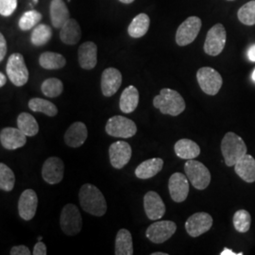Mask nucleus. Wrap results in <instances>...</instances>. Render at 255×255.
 <instances>
[{
	"instance_id": "nucleus-1",
	"label": "nucleus",
	"mask_w": 255,
	"mask_h": 255,
	"mask_svg": "<svg viewBox=\"0 0 255 255\" xmlns=\"http://www.w3.org/2000/svg\"><path fill=\"white\" fill-rule=\"evenodd\" d=\"M82 209L95 217H102L107 212V202L102 192L91 183L83 184L79 193Z\"/></svg>"
},
{
	"instance_id": "nucleus-2",
	"label": "nucleus",
	"mask_w": 255,
	"mask_h": 255,
	"mask_svg": "<svg viewBox=\"0 0 255 255\" xmlns=\"http://www.w3.org/2000/svg\"><path fill=\"white\" fill-rule=\"evenodd\" d=\"M155 108L163 115L178 117L185 110V101L181 94L169 88H164L153 99Z\"/></svg>"
},
{
	"instance_id": "nucleus-3",
	"label": "nucleus",
	"mask_w": 255,
	"mask_h": 255,
	"mask_svg": "<svg viewBox=\"0 0 255 255\" xmlns=\"http://www.w3.org/2000/svg\"><path fill=\"white\" fill-rule=\"evenodd\" d=\"M221 152L224 157L225 164L228 166H234L244 155L247 154L246 144L237 133L229 131L221 141Z\"/></svg>"
},
{
	"instance_id": "nucleus-4",
	"label": "nucleus",
	"mask_w": 255,
	"mask_h": 255,
	"mask_svg": "<svg viewBox=\"0 0 255 255\" xmlns=\"http://www.w3.org/2000/svg\"><path fill=\"white\" fill-rule=\"evenodd\" d=\"M184 171L192 185L198 190H204L209 186L211 182V173L204 164L195 161L188 160L184 164Z\"/></svg>"
},
{
	"instance_id": "nucleus-5",
	"label": "nucleus",
	"mask_w": 255,
	"mask_h": 255,
	"mask_svg": "<svg viewBox=\"0 0 255 255\" xmlns=\"http://www.w3.org/2000/svg\"><path fill=\"white\" fill-rule=\"evenodd\" d=\"M60 225L63 232L68 237L76 236L82 231V215L76 205L68 203L64 206L61 213Z\"/></svg>"
},
{
	"instance_id": "nucleus-6",
	"label": "nucleus",
	"mask_w": 255,
	"mask_h": 255,
	"mask_svg": "<svg viewBox=\"0 0 255 255\" xmlns=\"http://www.w3.org/2000/svg\"><path fill=\"white\" fill-rule=\"evenodd\" d=\"M7 76L15 86H24L28 81V70L23 55L13 53L8 59L6 65Z\"/></svg>"
},
{
	"instance_id": "nucleus-7",
	"label": "nucleus",
	"mask_w": 255,
	"mask_h": 255,
	"mask_svg": "<svg viewBox=\"0 0 255 255\" xmlns=\"http://www.w3.org/2000/svg\"><path fill=\"white\" fill-rule=\"evenodd\" d=\"M227 32L222 24H217L211 27L206 35L203 49L206 54L216 57L220 54L226 45Z\"/></svg>"
},
{
	"instance_id": "nucleus-8",
	"label": "nucleus",
	"mask_w": 255,
	"mask_h": 255,
	"mask_svg": "<svg viewBox=\"0 0 255 255\" xmlns=\"http://www.w3.org/2000/svg\"><path fill=\"white\" fill-rule=\"evenodd\" d=\"M105 130L111 136L130 138L135 135L137 127L131 119L122 116H115L107 121Z\"/></svg>"
},
{
	"instance_id": "nucleus-9",
	"label": "nucleus",
	"mask_w": 255,
	"mask_h": 255,
	"mask_svg": "<svg viewBox=\"0 0 255 255\" xmlns=\"http://www.w3.org/2000/svg\"><path fill=\"white\" fill-rule=\"evenodd\" d=\"M197 80L203 93L216 96L222 87L221 75L212 67H201L197 72Z\"/></svg>"
},
{
	"instance_id": "nucleus-10",
	"label": "nucleus",
	"mask_w": 255,
	"mask_h": 255,
	"mask_svg": "<svg viewBox=\"0 0 255 255\" xmlns=\"http://www.w3.org/2000/svg\"><path fill=\"white\" fill-rule=\"evenodd\" d=\"M201 25L202 22L198 16H190L184 20L176 32L175 38L178 46H188L193 43L200 33Z\"/></svg>"
},
{
	"instance_id": "nucleus-11",
	"label": "nucleus",
	"mask_w": 255,
	"mask_h": 255,
	"mask_svg": "<svg viewBox=\"0 0 255 255\" xmlns=\"http://www.w3.org/2000/svg\"><path fill=\"white\" fill-rule=\"evenodd\" d=\"M177 225L171 220L156 221L146 229V237L154 244H162L173 237Z\"/></svg>"
},
{
	"instance_id": "nucleus-12",
	"label": "nucleus",
	"mask_w": 255,
	"mask_h": 255,
	"mask_svg": "<svg viewBox=\"0 0 255 255\" xmlns=\"http://www.w3.org/2000/svg\"><path fill=\"white\" fill-rule=\"evenodd\" d=\"M213 226V218L208 213L200 212L192 215L185 222V230L192 237H201Z\"/></svg>"
},
{
	"instance_id": "nucleus-13",
	"label": "nucleus",
	"mask_w": 255,
	"mask_h": 255,
	"mask_svg": "<svg viewBox=\"0 0 255 255\" xmlns=\"http://www.w3.org/2000/svg\"><path fill=\"white\" fill-rule=\"evenodd\" d=\"M168 189L175 202L180 203L185 201L189 194V180L186 175L180 172L172 174L168 181Z\"/></svg>"
},
{
	"instance_id": "nucleus-14",
	"label": "nucleus",
	"mask_w": 255,
	"mask_h": 255,
	"mask_svg": "<svg viewBox=\"0 0 255 255\" xmlns=\"http://www.w3.org/2000/svg\"><path fill=\"white\" fill-rule=\"evenodd\" d=\"M109 156L112 166L121 169L131 158V146L125 141H117L110 146Z\"/></svg>"
},
{
	"instance_id": "nucleus-15",
	"label": "nucleus",
	"mask_w": 255,
	"mask_h": 255,
	"mask_svg": "<svg viewBox=\"0 0 255 255\" xmlns=\"http://www.w3.org/2000/svg\"><path fill=\"white\" fill-rule=\"evenodd\" d=\"M64 164L62 159L58 157H50L46 159L42 168V177L45 182L49 184H57L63 181Z\"/></svg>"
},
{
	"instance_id": "nucleus-16",
	"label": "nucleus",
	"mask_w": 255,
	"mask_h": 255,
	"mask_svg": "<svg viewBox=\"0 0 255 255\" xmlns=\"http://www.w3.org/2000/svg\"><path fill=\"white\" fill-rule=\"evenodd\" d=\"M122 84V74L119 69L109 67L101 75V91L104 97L110 98L119 91Z\"/></svg>"
},
{
	"instance_id": "nucleus-17",
	"label": "nucleus",
	"mask_w": 255,
	"mask_h": 255,
	"mask_svg": "<svg viewBox=\"0 0 255 255\" xmlns=\"http://www.w3.org/2000/svg\"><path fill=\"white\" fill-rule=\"evenodd\" d=\"M144 210L150 220H159L165 214V205L158 193L148 191L144 197Z\"/></svg>"
},
{
	"instance_id": "nucleus-18",
	"label": "nucleus",
	"mask_w": 255,
	"mask_h": 255,
	"mask_svg": "<svg viewBox=\"0 0 255 255\" xmlns=\"http://www.w3.org/2000/svg\"><path fill=\"white\" fill-rule=\"evenodd\" d=\"M38 197L34 190L27 189L20 196L18 201V213L20 218L26 221L31 220L36 214Z\"/></svg>"
},
{
	"instance_id": "nucleus-19",
	"label": "nucleus",
	"mask_w": 255,
	"mask_h": 255,
	"mask_svg": "<svg viewBox=\"0 0 255 255\" xmlns=\"http://www.w3.org/2000/svg\"><path fill=\"white\" fill-rule=\"evenodd\" d=\"M0 142L4 148L13 150L25 146L27 143V135L18 128H4L0 132Z\"/></svg>"
},
{
	"instance_id": "nucleus-20",
	"label": "nucleus",
	"mask_w": 255,
	"mask_h": 255,
	"mask_svg": "<svg viewBox=\"0 0 255 255\" xmlns=\"http://www.w3.org/2000/svg\"><path fill=\"white\" fill-rule=\"evenodd\" d=\"M79 64L82 69L91 70L98 64V46L94 42H85L78 50Z\"/></svg>"
},
{
	"instance_id": "nucleus-21",
	"label": "nucleus",
	"mask_w": 255,
	"mask_h": 255,
	"mask_svg": "<svg viewBox=\"0 0 255 255\" xmlns=\"http://www.w3.org/2000/svg\"><path fill=\"white\" fill-rule=\"evenodd\" d=\"M88 137L87 127L82 122H75L67 128L64 134V142L70 147H80Z\"/></svg>"
},
{
	"instance_id": "nucleus-22",
	"label": "nucleus",
	"mask_w": 255,
	"mask_h": 255,
	"mask_svg": "<svg viewBox=\"0 0 255 255\" xmlns=\"http://www.w3.org/2000/svg\"><path fill=\"white\" fill-rule=\"evenodd\" d=\"M60 38L65 45L74 46L78 44L82 38V29L78 21L75 19H68L61 27Z\"/></svg>"
},
{
	"instance_id": "nucleus-23",
	"label": "nucleus",
	"mask_w": 255,
	"mask_h": 255,
	"mask_svg": "<svg viewBox=\"0 0 255 255\" xmlns=\"http://www.w3.org/2000/svg\"><path fill=\"white\" fill-rule=\"evenodd\" d=\"M234 166L236 173L244 182H255V159L252 155H244Z\"/></svg>"
},
{
	"instance_id": "nucleus-24",
	"label": "nucleus",
	"mask_w": 255,
	"mask_h": 255,
	"mask_svg": "<svg viewBox=\"0 0 255 255\" xmlns=\"http://www.w3.org/2000/svg\"><path fill=\"white\" fill-rule=\"evenodd\" d=\"M50 20L56 28H61L64 23L70 18V13L64 0H51L49 8Z\"/></svg>"
},
{
	"instance_id": "nucleus-25",
	"label": "nucleus",
	"mask_w": 255,
	"mask_h": 255,
	"mask_svg": "<svg viewBox=\"0 0 255 255\" xmlns=\"http://www.w3.org/2000/svg\"><path fill=\"white\" fill-rule=\"evenodd\" d=\"M164 166V160L161 158H152L144 161L135 169V176L138 179H150L159 173Z\"/></svg>"
},
{
	"instance_id": "nucleus-26",
	"label": "nucleus",
	"mask_w": 255,
	"mask_h": 255,
	"mask_svg": "<svg viewBox=\"0 0 255 255\" xmlns=\"http://www.w3.org/2000/svg\"><path fill=\"white\" fill-rule=\"evenodd\" d=\"M174 150L179 158L184 160L196 159L201 154L200 146L196 142L186 138L177 141L174 146Z\"/></svg>"
},
{
	"instance_id": "nucleus-27",
	"label": "nucleus",
	"mask_w": 255,
	"mask_h": 255,
	"mask_svg": "<svg viewBox=\"0 0 255 255\" xmlns=\"http://www.w3.org/2000/svg\"><path fill=\"white\" fill-rule=\"evenodd\" d=\"M139 103V92L136 87L133 85H129L122 92L119 108L124 114H130L136 110Z\"/></svg>"
},
{
	"instance_id": "nucleus-28",
	"label": "nucleus",
	"mask_w": 255,
	"mask_h": 255,
	"mask_svg": "<svg viewBox=\"0 0 255 255\" xmlns=\"http://www.w3.org/2000/svg\"><path fill=\"white\" fill-rule=\"evenodd\" d=\"M115 255H133L132 237H131V234L129 233V231H128L127 229H120L117 235Z\"/></svg>"
},
{
	"instance_id": "nucleus-29",
	"label": "nucleus",
	"mask_w": 255,
	"mask_h": 255,
	"mask_svg": "<svg viewBox=\"0 0 255 255\" xmlns=\"http://www.w3.org/2000/svg\"><path fill=\"white\" fill-rule=\"evenodd\" d=\"M150 19L146 13H139L128 27V33L132 38H141L145 36L149 28Z\"/></svg>"
},
{
	"instance_id": "nucleus-30",
	"label": "nucleus",
	"mask_w": 255,
	"mask_h": 255,
	"mask_svg": "<svg viewBox=\"0 0 255 255\" xmlns=\"http://www.w3.org/2000/svg\"><path fill=\"white\" fill-rule=\"evenodd\" d=\"M40 65L47 70H56L64 67L66 64V60L64 56L60 53L46 51L39 57Z\"/></svg>"
},
{
	"instance_id": "nucleus-31",
	"label": "nucleus",
	"mask_w": 255,
	"mask_h": 255,
	"mask_svg": "<svg viewBox=\"0 0 255 255\" xmlns=\"http://www.w3.org/2000/svg\"><path fill=\"white\" fill-rule=\"evenodd\" d=\"M17 127L27 137L35 136L39 132L36 119L27 113L20 114L17 118Z\"/></svg>"
},
{
	"instance_id": "nucleus-32",
	"label": "nucleus",
	"mask_w": 255,
	"mask_h": 255,
	"mask_svg": "<svg viewBox=\"0 0 255 255\" xmlns=\"http://www.w3.org/2000/svg\"><path fill=\"white\" fill-rule=\"evenodd\" d=\"M51 38H52L51 27L46 24H38L31 32L30 42L33 46H45L49 42Z\"/></svg>"
},
{
	"instance_id": "nucleus-33",
	"label": "nucleus",
	"mask_w": 255,
	"mask_h": 255,
	"mask_svg": "<svg viewBox=\"0 0 255 255\" xmlns=\"http://www.w3.org/2000/svg\"><path fill=\"white\" fill-rule=\"evenodd\" d=\"M29 109L35 113H43L47 117H55L58 114V108L49 101L40 98H34L28 101Z\"/></svg>"
},
{
	"instance_id": "nucleus-34",
	"label": "nucleus",
	"mask_w": 255,
	"mask_h": 255,
	"mask_svg": "<svg viewBox=\"0 0 255 255\" xmlns=\"http://www.w3.org/2000/svg\"><path fill=\"white\" fill-rule=\"evenodd\" d=\"M42 93L47 98H57L64 91V84L62 81L56 78L46 79L41 86Z\"/></svg>"
},
{
	"instance_id": "nucleus-35",
	"label": "nucleus",
	"mask_w": 255,
	"mask_h": 255,
	"mask_svg": "<svg viewBox=\"0 0 255 255\" xmlns=\"http://www.w3.org/2000/svg\"><path fill=\"white\" fill-rule=\"evenodd\" d=\"M15 176L7 164L0 163V190L11 191L14 187Z\"/></svg>"
},
{
	"instance_id": "nucleus-36",
	"label": "nucleus",
	"mask_w": 255,
	"mask_h": 255,
	"mask_svg": "<svg viewBox=\"0 0 255 255\" xmlns=\"http://www.w3.org/2000/svg\"><path fill=\"white\" fill-rule=\"evenodd\" d=\"M234 227L237 230L238 233H247L252 224V217L251 214L246 210H238L234 215L233 219Z\"/></svg>"
},
{
	"instance_id": "nucleus-37",
	"label": "nucleus",
	"mask_w": 255,
	"mask_h": 255,
	"mask_svg": "<svg viewBox=\"0 0 255 255\" xmlns=\"http://www.w3.org/2000/svg\"><path fill=\"white\" fill-rule=\"evenodd\" d=\"M41 20H42V14L39 11H37L35 9L27 10L19 19V27L20 29L27 31L36 27Z\"/></svg>"
},
{
	"instance_id": "nucleus-38",
	"label": "nucleus",
	"mask_w": 255,
	"mask_h": 255,
	"mask_svg": "<svg viewBox=\"0 0 255 255\" xmlns=\"http://www.w3.org/2000/svg\"><path fill=\"white\" fill-rule=\"evenodd\" d=\"M237 16L239 21L246 26L255 25V0L248 2L238 9Z\"/></svg>"
},
{
	"instance_id": "nucleus-39",
	"label": "nucleus",
	"mask_w": 255,
	"mask_h": 255,
	"mask_svg": "<svg viewBox=\"0 0 255 255\" xmlns=\"http://www.w3.org/2000/svg\"><path fill=\"white\" fill-rule=\"evenodd\" d=\"M17 8V0H0V15L9 17Z\"/></svg>"
},
{
	"instance_id": "nucleus-40",
	"label": "nucleus",
	"mask_w": 255,
	"mask_h": 255,
	"mask_svg": "<svg viewBox=\"0 0 255 255\" xmlns=\"http://www.w3.org/2000/svg\"><path fill=\"white\" fill-rule=\"evenodd\" d=\"M10 255H30L31 253L29 251V249L27 247L24 246V245H20V246H15L11 248L10 252H9Z\"/></svg>"
},
{
	"instance_id": "nucleus-41",
	"label": "nucleus",
	"mask_w": 255,
	"mask_h": 255,
	"mask_svg": "<svg viewBox=\"0 0 255 255\" xmlns=\"http://www.w3.org/2000/svg\"><path fill=\"white\" fill-rule=\"evenodd\" d=\"M7 41L5 39L4 35L0 32V63L4 60L5 56L7 54Z\"/></svg>"
},
{
	"instance_id": "nucleus-42",
	"label": "nucleus",
	"mask_w": 255,
	"mask_h": 255,
	"mask_svg": "<svg viewBox=\"0 0 255 255\" xmlns=\"http://www.w3.org/2000/svg\"><path fill=\"white\" fill-rule=\"evenodd\" d=\"M32 255H46V247L43 242L39 241L36 245L34 246Z\"/></svg>"
},
{
	"instance_id": "nucleus-43",
	"label": "nucleus",
	"mask_w": 255,
	"mask_h": 255,
	"mask_svg": "<svg viewBox=\"0 0 255 255\" xmlns=\"http://www.w3.org/2000/svg\"><path fill=\"white\" fill-rule=\"evenodd\" d=\"M248 57H249V59H250L252 62L255 63V45L251 46V47L249 48V50H248Z\"/></svg>"
},
{
	"instance_id": "nucleus-44",
	"label": "nucleus",
	"mask_w": 255,
	"mask_h": 255,
	"mask_svg": "<svg viewBox=\"0 0 255 255\" xmlns=\"http://www.w3.org/2000/svg\"><path fill=\"white\" fill-rule=\"evenodd\" d=\"M220 255H243V254H242V253L237 254V253L233 252L232 250H230L228 248H225V249L220 253Z\"/></svg>"
},
{
	"instance_id": "nucleus-45",
	"label": "nucleus",
	"mask_w": 255,
	"mask_h": 255,
	"mask_svg": "<svg viewBox=\"0 0 255 255\" xmlns=\"http://www.w3.org/2000/svg\"><path fill=\"white\" fill-rule=\"evenodd\" d=\"M6 82H7V78H6V76H5L4 74L0 72V88H1V87H3V86L6 84Z\"/></svg>"
},
{
	"instance_id": "nucleus-46",
	"label": "nucleus",
	"mask_w": 255,
	"mask_h": 255,
	"mask_svg": "<svg viewBox=\"0 0 255 255\" xmlns=\"http://www.w3.org/2000/svg\"><path fill=\"white\" fill-rule=\"evenodd\" d=\"M121 3H124V4H130L132 3L134 0H119Z\"/></svg>"
},
{
	"instance_id": "nucleus-47",
	"label": "nucleus",
	"mask_w": 255,
	"mask_h": 255,
	"mask_svg": "<svg viewBox=\"0 0 255 255\" xmlns=\"http://www.w3.org/2000/svg\"><path fill=\"white\" fill-rule=\"evenodd\" d=\"M151 255H168L166 253H153Z\"/></svg>"
},
{
	"instance_id": "nucleus-48",
	"label": "nucleus",
	"mask_w": 255,
	"mask_h": 255,
	"mask_svg": "<svg viewBox=\"0 0 255 255\" xmlns=\"http://www.w3.org/2000/svg\"><path fill=\"white\" fill-rule=\"evenodd\" d=\"M252 79L255 82V69L254 70V72H253V75H252Z\"/></svg>"
},
{
	"instance_id": "nucleus-49",
	"label": "nucleus",
	"mask_w": 255,
	"mask_h": 255,
	"mask_svg": "<svg viewBox=\"0 0 255 255\" xmlns=\"http://www.w3.org/2000/svg\"><path fill=\"white\" fill-rule=\"evenodd\" d=\"M38 240H39V241H41V240H42V237H38Z\"/></svg>"
},
{
	"instance_id": "nucleus-50",
	"label": "nucleus",
	"mask_w": 255,
	"mask_h": 255,
	"mask_svg": "<svg viewBox=\"0 0 255 255\" xmlns=\"http://www.w3.org/2000/svg\"><path fill=\"white\" fill-rule=\"evenodd\" d=\"M35 3H38V0H33Z\"/></svg>"
},
{
	"instance_id": "nucleus-51",
	"label": "nucleus",
	"mask_w": 255,
	"mask_h": 255,
	"mask_svg": "<svg viewBox=\"0 0 255 255\" xmlns=\"http://www.w3.org/2000/svg\"><path fill=\"white\" fill-rule=\"evenodd\" d=\"M228 1H234V0H228Z\"/></svg>"
}]
</instances>
